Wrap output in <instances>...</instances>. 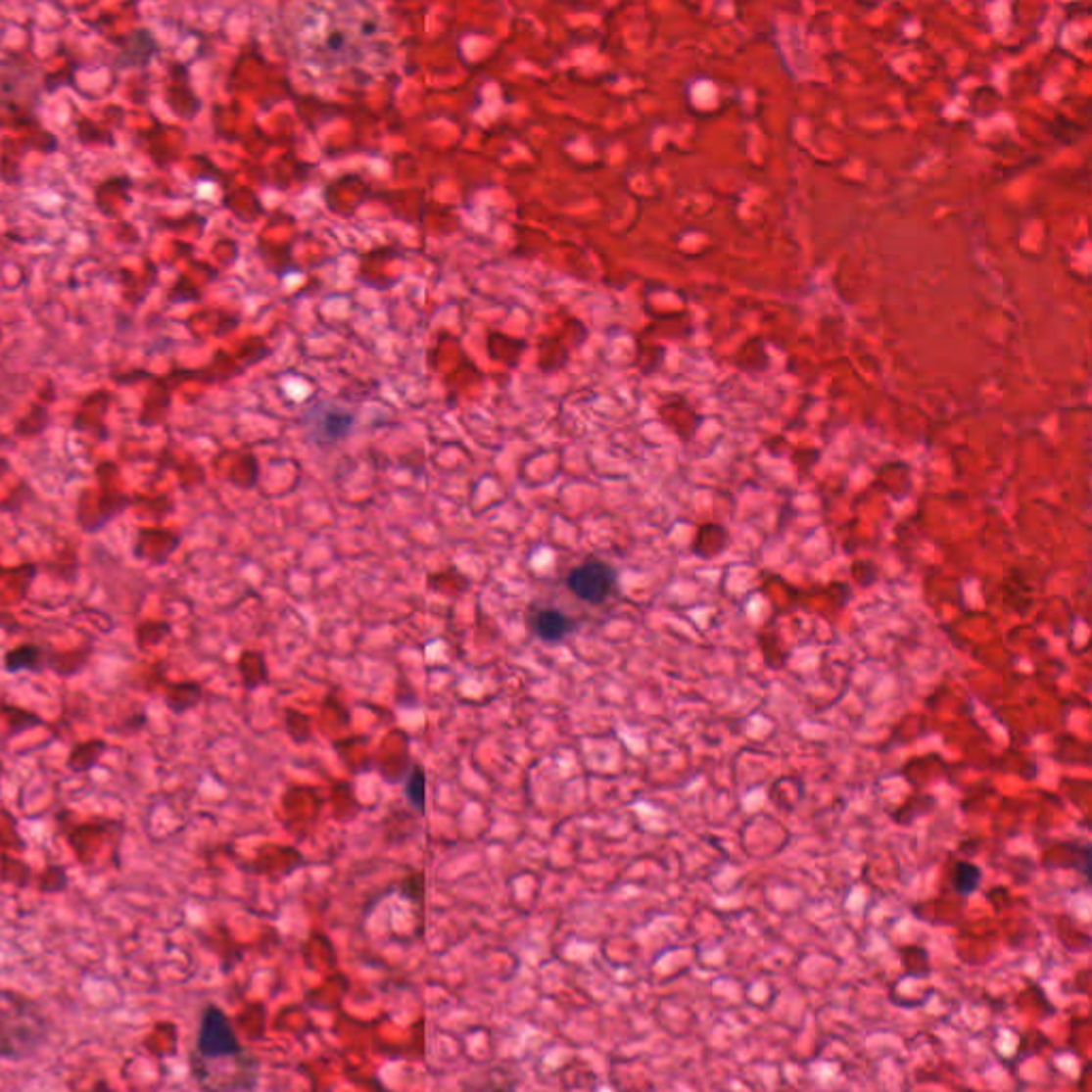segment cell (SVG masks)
<instances>
[{"label":"cell","mask_w":1092,"mask_h":1092,"mask_svg":"<svg viewBox=\"0 0 1092 1092\" xmlns=\"http://www.w3.org/2000/svg\"><path fill=\"white\" fill-rule=\"evenodd\" d=\"M188 1067L201 1092H252L259 1084L257 1056L242 1046L231 1020L215 1005L201 1014Z\"/></svg>","instance_id":"cell-2"},{"label":"cell","mask_w":1092,"mask_h":1092,"mask_svg":"<svg viewBox=\"0 0 1092 1092\" xmlns=\"http://www.w3.org/2000/svg\"><path fill=\"white\" fill-rule=\"evenodd\" d=\"M463 1092H517L508 1082H503L501 1077H489L485 1082L470 1084Z\"/></svg>","instance_id":"cell-12"},{"label":"cell","mask_w":1092,"mask_h":1092,"mask_svg":"<svg viewBox=\"0 0 1092 1092\" xmlns=\"http://www.w3.org/2000/svg\"><path fill=\"white\" fill-rule=\"evenodd\" d=\"M47 666V657L45 651L37 644H20L16 649H11L5 653L3 659V668L9 672V675H20V672H32V675H39Z\"/></svg>","instance_id":"cell-7"},{"label":"cell","mask_w":1092,"mask_h":1092,"mask_svg":"<svg viewBox=\"0 0 1092 1092\" xmlns=\"http://www.w3.org/2000/svg\"><path fill=\"white\" fill-rule=\"evenodd\" d=\"M534 632L545 642H559L572 632V621L559 610H540L534 617Z\"/></svg>","instance_id":"cell-8"},{"label":"cell","mask_w":1092,"mask_h":1092,"mask_svg":"<svg viewBox=\"0 0 1092 1092\" xmlns=\"http://www.w3.org/2000/svg\"><path fill=\"white\" fill-rule=\"evenodd\" d=\"M617 585V570L606 561L592 559L568 574V590L590 604H602Z\"/></svg>","instance_id":"cell-5"},{"label":"cell","mask_w":1092,"mask_h":1092,"mask_svg":"<svg viewBox=\"0 0 1092 1092\" xmlns=\"http://www.w3.org/2000/svg\"><path fill=\"white\" fill-rule=\"evenodd\" d=\"M425 785H427L425 771L421 766H414V771L405 783V796L416 811L425 809Z\"/></svg>","instance_id":"cell-11"},{"label":"cell","mask_w":1092,"mask_h":1092,"mask_svg":"<svg viewBox=\"0 0 1092 1092\" xmlns=\"http://www.w3.org/2000/svg\"><path fill=\"white\" fill-rule=\"evenodd\" d=\"M50 1037L41 1007L14 990L0 988V1059L24 1061Z\"/></svg>","instance_id":"cell-3"},{"label":"cell","mask_w":1092,"mask_h":1092,"mask_svg":"<svg viewBox=\"0 0 1092 1092\" xmlns=\"http://www.w3.org/2000/svg\"><path fill=\"white\" fill-rule=\"evenodd\" d=\"M299 65L316 75L367 73L384 65L387 28L371 7L302 5L284 18Z\"/></svg>","instance_id":"cell-1"},{"label":"cell","mask_w":1092,"mask_h":1092,"mask_svg":"<svg viewBox=\"0 0 1092 1092\" xmlns=\"http://www.w3.org/2000/svg\"><path fill=\"white\" fill-rule=\"evenodd\" d=\"M983 879V873L977 867V864L969 862V860H960L954 864V871H952V885L956 894L960 896H971L973 892H977V887Z\"/></svg>","instance_id":"cell-9"},{"label":"cell","mask_w":1092,"mask_h":1092,"mask_svg":"<svg viewBox=\"0 0 1092 1092\" xmlns=\"http://www.w3.org/2000/svg\"><path fill=\"white\" fill-rule=\"evenodd\" d=\"M963 1092H977V1090H963Z\"/></svg>","instance_id":"cell-14"},{"label":"cell","mask_w":1092,"mask_h":1092,"mask_svg":"<svg viewBox=\"0 0 1092 1092\" xmlns=\"http://www.w3.org/2000/svg\"><path fill=\"white\" fill-rule=\"evenodd\" d=\"M116 43L119 47V52L114 58V67L118 71L146 69L161 54L159 41H156L152 30L146 26H139L128 34H122V37L116 39Z\"/></svg>","instance_id":"cell-6"},{"label":"cell","mask_w":1092,"mask_h":1092,"mask_svg":"<svg viewBox=\"0 0 1092 1092\" xmlns=\"http://www.w3.org/2000/svg\"><path fill=\"white\" fill-rule=\"evenodd\" d=\"M1073 986H1075V992L1088 994V990H1090V971L1088 969L1079 971V973L1073 977Z\"/></svg>","instance_id":"cell-13"},{"label":"cell","mask_w":1092,"mask_h":1092,"mask_svg":"<svg viewBox=\"0 0 1092 1092\" xmlns=\"http://www.w3.org/2000/svg\"><path fill=\"white\" fill-rule=\"evenodd\" d=\"M41 83L37 69L22 58H0V126H26L39 119Z\"/></svg>","instance_id":"cell-4"},{"label":"cell","mask_w":1092,"mask_h":1092,"mask_svg":"<svg viewBox=\"0 0 1092 1092\" xmlns=\"http://www.w3.org/2000/svg\"><path fill=\"white\" fill-rule=\"evenodd\" d=\"M901 954V963L905 969V975L907 977H930L932 973V965H930V956L928 952L924 950L920 945H905L898 950Z\"/></svg>","instance_id":"cell-10"}]
</instances>
